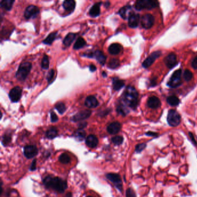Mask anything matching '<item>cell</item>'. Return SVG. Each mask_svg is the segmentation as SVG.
Masks as SVG:
<instances>
[{
	"mask_svg": "<svg viewBox=\"0 0 197 197\" xmlns=\"http://www.w3.org/2000/svg\"><path fill=\"white\" fill-rule=\"evenodd\" d=\"M123 49V47L121 45L117 43L111 44L109 47V52L112 55H117L121 52Z\"/></svg>",
	"mask_w": 197,
	"mask_h": 197,
	"instance_id": "cell-20",
	"label": "cell"
},
{
	"mask_svg": "<svg viewBox=\"0 0 197 197\" xmlns=\"http://www.w3.org/2000/svg\"><path fill=\"white\" fill-rule=\"evenodd\" d=\"M32 68V65L30 62H24L22 63L16 72V78L19 80L23 81L26 79Z\"/></svg>",
	"mask_w": 197,
	"mask_h": 197,
	"instance_id": "cell-4",
	"label": "cell"
},
{
	"mask_svg": "<svg viewBox=\"0 0 197 197\" xmlns=\"http://www.w3.org/2000/svg\"><path fill=\"white\" fill-rule=\"evenodd\" d=\"M55 108L57 110L59 113L63 114L66 110L65 104L62 102H58L55 105Z\"/></svg>",
	"mask_w": 197,
	"mask_h": 197,
	"instance_id": "cell-33",
	"label": "cell"
},
{
	"mask_svg": "<svg viewBox=\"0 0 197 197\" xmlns=\"http://www.w3.org/2000/svg\"><path fill=\"white\" fill-rule=\"evenodd\" d=\"M91 114H92V112L90 110H82L78 112L77 114L74 115L72 118V120L75 122L82 121L88 118L90 116Z\"/></svg>",
	"mask_w": 197,
	"mask_h": 197,
	"instance_id": "cell-13",
	"label": "cell"
},
{
	"mask_svg": "<svg viewBox=\"0 0 197 197\" xmlns=\"http://www.w3.org/2000/svg\"><path fill=\"white\" fill-rule=\"evenodd\" d=\"M92 57H95L96 58V60L99 62L101 65H104L106 57L104 54V53L100 50H96L95 52L92 53Z\"/></svg>",
	"mask_w": 197,
	"mask_h": 197,
	"instance_id": "cell-21",
	"label": "cell"
},
{
	"mask_svg": "<svg viewBox=\"0 0 197 197\" xmlns=\"http://www.w3.org/2000/svg\"><path fill=\"white\" fill-rule=\"evenodd\" d=\"M41 66L44 70H48L49 66V57L47 55L45 54L42 58L41 62Z\"/></svg>",
	"mask_w": 197,
	"mask_h": 197,
	"instance_id": "cell-35",
	"label": "cell"
},
{
	"mask_svg": "<svg viewBox=\"0 0 197 197\" xmlns=\"http://www.w3.org/2000/svg\"><path fill=\"white\" fill-rule=\"evenodd\" d=\"M112 82H113V88L114 90H116V91L120 90L124 86V82L122 80L118 79V78H113Z\"/></svg>",
	"mask_w": 197,
	"mask_h": 197,
	"instance_id": "cell-25",
	"label": "cell"
},
{
	"mask_svg": "<svg viewBox=\"0 0 197 197\" xmlns=\"http://www.w3.org/2000/svg\"><path fill=\"white\" fill-rule=\"evenodd\" d=\"M102 2H97L92 6L89 11V15L92 17H96L100 13V6Z\"/></svg>",
	"mask_w": 197,
	"mask_h": 197,
	"instance_id": "cell-22",
	"label": "cell"
},
{
	"mask_svg": "<svg viewBox=\"0 0 197 197\" xmlns=\"http://www.w3.org/2000/svg\"><path fill=\"white\" fill-rule=\"evenodd\" d=\"M67 196H68V197H72V194L71 193H68V195H67Z\"/></svg>",
	"mask_w": 197,
	"mask_h": 197,
	"instance_id": "cell-51",
	"label": "cell"
},
{
	"mask_svg": "<svg viewBox=\"0 0 197 197\" xmlns=\"http://www.w3.org/2000/svg\"><path fill=\"white\" fill-rule=\"evenodd\" d=\"M148 105L150 108L157 109L161 106V101L157 96H151L148 100Z\"/></svg>",
	"mask_w": 197,
	"mask_h": 197,
	"instance_id": "cell-17",
	"label": "cell"
},
{
	"mask_svg": "<svg viewBox=\"0 0 197 197\" xmlns=\"http://www.w3.org/2000/svg\"><path fill=\"white\" fill-rule=\"evenodd\" d=\"M117 112L118 114H121L123 116H125L129 113V110L127 109V107L122 104H120L117 107Z\"/></svg>",
	"mask_w": 197,
	"mask_h": 197,
	"instance_id": "cell-32",
	"label": "cell"
},
{
	"mask_svg": "<svg viewBox=\"0 0 197 197\" xmlns=\"http://www.w3.org/2000/svg\"><path fill=\"white\" fill-rule=\"evenodd\" d=\"M146 135L150 136H154V137H157L158 136L157 133H156L154 132L149 131L146 134Z\"/></svg>",
	"mask_w": 197,
	"mask_h": 197,
	"instance_id": "cell-48",
	"label": "cell"
},
{
	"mask_svg": "<svg viewBox=\"0 0 197 197\" xmlns=\"http://www.w3.org/2000/svg\"><path fill=\"white\" fill-rule=\"evenodd\" d=\"M102 75H103L104 76H105V77L107 76V75H106V73H105V72H102Z\"/></svg>",
	"mask_w": 197,
	"mask_h": 197,
	"instance_id": "cell-52",
	"label": "cell"
},
{
	"mask_svg": "<svg viewBox=\"0 0 197 197\" xmlns=\"http://www.w3.org/2000/svg\"><path fill=\"white\" fill-rule=\"evenodd\" d=\"M50 115H51V116H50V118H51V121H52V122L53 123H54V122H56L58 121V117H57V115L54 112H51V113H50Z\"/></svg>",
	"mask_w": 197,
	"mask_h": 197,
	"instance_id": "cell-44",
	"label": "cell"
},
{
	"mask_svg": "<svg viewBox=\"0 0 197 197\" xmlns=\"http://www.w3.org/2000/svg\"><path fill=\"white\" fill-rule=\"evenodd\" d=\"M146 147V143H140L136 145L135 147V152L137 153H139L142 152Z\"/></svg>",
	"mask_w": 197,
	"mask_h": 197,
	"instance_id": "cell-41",
	"label": "cell"
},
{
	"mask_svg": "<svg viewBox=\"0 0 197 197\" xmlns=\"http://www.w3.org/2000/svg\"><path fill=\"white\" fill-rule=\"evenodd\" d=\"M76 34L74 33H69L66 36L63 41V44L66 45V46H70L71 44L73 42L75 38Z\"/></svg>",
	"mask_w": 197,
	"mask_h": 197,
	"instance_id": "cell-26",
	"label": "cell"
},
{
	"mask_svg": "<svg viewBox=\"0 0 197 197\" xmlns=\"http://www.w3.org/2000/svg\"><path fill=\"white\" fill-rule=\"evenodd\" d=\"M11 140V135L10 134H5L3 136V139H2V144L6 146L9 143Z\"/></svg>",
	"mask_w": 197,
	"mask_h": 197,
	"instance_id": "cell-40",
	"label": "cell"
},
{
	"mask_svg": "<svg viewBox=\"0 0 197 197\" xmlns=\"http://www.w3.org/2000/svg\"><path fill=\"white\" fill-rule=\"evenodd\" d=\"M15 1L13 0H2L1 1V6L6 11H10Z\"/></svg>",
	"mask_w": 197,
	"mask_h": 197,
	"instance_id": "cell-29",
	"label": "cell"
},
{
	"mask_svg": "<svg viewBox=\"0 0 197 197\" xmlns=\"http://www.w3.org/2000/svg\"><path fill=\"white\" fill-rule=\"evenodd\" d=\"M123 138L122 136H116L112 138V141L115 145H120L123 143Z\"/></svg>",
	"mask_w": 197,
	"mask_h": 197,
	"instance_id": "cell-38",
	"label": "cell"
},
{
	"mask_svg": "<svg viewBox=\"0 0 197 197\" xmlns=\"http://www.w3.org/2000/svg\"><path fill=\"white\" fill-rule=\"evenodd\" d=\"M43 183L46 187L52 188L58 193H64L67 188V183L66 180L58 177H53L52 176H46L43 180Z\"/></svg>",
	"mask_w": 197,
	"mask_h": 197,
	"instance_id": "cell-1",
	"label": "cell"
},
{
	"mask_svg": "<svg viewBox=\"0 0 197 197\" xmlns=\"http://www.w3.org/2000/svg\"><path fill=\"white\" fill-rule=\"evenodd\" d=\"M85 136H86V132L83 130H81V129L78 130L75 132V138H76L79 140H83Z\"/></svg>",
	"mask_w": 197,
	"mask_h": 197,
	"instance_id": "cell-37",
	"label": "cell"
},
{
	"mask_svg": "<svg viewBox=\"0 0 197 197\" xmlns=\"http://www.w3.org/2000/svg\"><path fill=\"white\" fill-rule=\"evenodd\" d=\"M39 12H40V9L38 6L34 5H30L28 6L26 9H25L24 16V18L27 19H30V18L36 17Z\"/></svg>",
	"mask_w": 197,
	"mask_h": 197,
	"instance_id": "cell-9",
	"label": "cell"
},
{
	"mask_svg": "<svg viewBox=\"0 0 197 197\" xmlns=\"http://www.w3.org/2000/svg\"><path fill=\"white\" fill-rule=\"evenodd\" d=\"M138 92L135 88L129 86L124 91L123 100L128 106L135 109L138 104Z\"/></svg>",
	"mask_w": 197,
	"mask_h": 197,
	"instance_id": "cell-2",
	"label": "cell"
},
{
	"mask_svg": "<svg viewBox=\"0 0 197 197\" xmlns=\"http://www.w3.org/2000/svg\"><path fill=\"white\" fill-rule=\"evenodd\" d=\"M22 88L19 86H16L12 88L9 92V96L10 100L13 102H16L19 101L22 96Z\"/></svg>",
	"mask_w": 197,
	"mask_h": 197,
	"instance_id": "cell-11",
	"label": "cell"
},
{
	"mask_svg": "<svg viewBox=\"0 0 197 197\" xmlns=\"http://www.w3.org/2000/svg\"><path fill=\"white\" fill-rule=\"evenodd\" d=\"M141 25L144 28L149 29L153 26L154 23V18L151 14L147 13L142 16L141 18Z\"/></svg>",
	"mask_w": 197,
	"mask_h": 197,
	"instance_id": "cell-8",
	"label": "cell"
},
{
	"mask_svg": "<svg viewBox=\"0 0 197 197\" xmlns=\"http://www.w3.org/2000/svg\"><path fill=\"white\" fill-rule=\"evenodd\" d=\"M167 122L170 126L176 127L180 123L181 116L176 110L171 109L168 113Z\"/></svg>",
	"mask_w": 197,
	"mask_h": 197,
	"instance_id": "cell-5",
	"label": "cell"
},
{
	"mask_svg": "<svg viewBox=\"0 0 197 197\" xmlns=\"http://www.w3.org/2000/svg\"><path fill=\"white\" fill-rule=\"evenodd\" d=\"M131 12V7L130 5H126L125 6H123V8L120 9L118 12L119 15L123 19H126L127 17H129Z\"/></svg>",
	"mask_w": 197,
	"mask_h": 197,
	"instance_id": "cell-23",
	"label": "cell"
},
{
	"mask_svg": "<svg viewBox=\"0 0 197 197\" xmlns=\"http://www.w3.org/2000/svg\"><path fill=\"white\" fill-rule=\"evenodd\" d=\"M158 6V2L154 0H139L136 2L134 5L135 8L138 11L142 9L150 10L157 8Z\"/></svg>",
	"mask_w": 197,
	"mask_h": 197,
	"instance_id": "cell-3",
	"label": "cell"
},
{
	"mask_svg": "<svg viewBox=\"0 0 197 197\" xmlns=\"http://www.w3.org/2000/svg\"><path fill=\"white\" fill-rule=\"evenodd\" d=\"M122 128L121 124L118 122H114L110 123L107 127V131L112 135H115L120 131Z\"/></svg>",
	"mask_w": 197,
	"mask_h": 197,
	"instance_id": "cell-16",
	"label": "cell"
},
{
	"mask_svg": "<svg viewBox=\"0 0 197 197\" xmlns=\"http://www.w3.org/2000/svg\"><path fill=\"white\" fill-rule=\"evenodd\" d=\"M36 160H34L32 162L31 166H30V170L31 171H35V169H36Z\"/></svg>",
	"mask_w": 197,
	"mask_h": 197,
	"instance_id": "cell-47",
	"label": "cell"
},
{
	"mask_svg": "<svg viewBox=\"0 0 197 197\" xmlns=\"http://www.w3.org/2000/svg\"><path fill=\"white\" fill-rule=\"evenodd\" d=\"M126 197H136L135 191L131 188H128L126 190Z\"/></svg>",
	"mask_w": 197,
	"mask_h": 197,
	"instance_id": "cell-42",
	"label": "cell"
},
{
	"mask_svg": "<svg viewBox=\"0 0 197 197\" xmlns=\"http://www.w3.org/2000/svg\"><path fill=\"white\" fill-rule=\"evenodd\" d=\"M99 103L97 101L96 98L92 96H88L84 102V105L86 106H87L88 108H96V106L98 105Z\"/></svg>",
	"mask_w": 197,
	"mask_h": 197,
	"instance_id": "cell-19",
	"label": "cell"
},
{
	"mask_svg": "<svg viewBox=\"0 0 197 197\" xmlns=\"http://www.w3.org/2000/svg\"><path fill=\"white\" fill-rule=\"evenodd\" d=\"M182 71L181 69L176 70L173 73L169 82L167 83V85L171 88H176L182 84Z\"/></svg>",
	"mask_w": 197,
	"mask_h": 197,
	"instance_id": "cell-6",
	"label": "cell"
},
{
	"mask_svg": "<svg viewBox=\"0 0 197 197\" xmlns=\"http://www.w3.org/2000/svg\"><path fill=\"white\" fill-rule=\"evenodd\" d=\"M92 197V196H88V197Z\"/></svg>",
	"mask_w": 197,
	"mask_h": 197,
	"instance_id": "cell-53",
	"label": "cell"
},
{
	"mask_svg": "<svg viewBox=\"0 0 197 197\" xmlns=\"http://www.w3.org/2000/svg\"><path fill=\"white\" fill-rule=\"evenodd\" d=\"M165 64L169 68H172L175 66H176L178 61L176 58V56L175 54L171 53L169 54L164 59Z\"/></svg>",
	"mask_w": 197,
	"mask_h": 197,
	"instance_id": "cell-15",
	"label": "cell"
},
{
	"mask_svg": "<svg viewBox=\"0 0 197 197\" xmlns=\"http://www.w3.org/2000/svg\"><path fill=\"white\" fill-rule=\"evenodd\" d=\"M57 134H58V131H57V129L55 127H51L46 132V136L48 139H52L55 137H56Z\"/></svg>",
	"mask_w": 197,
	"mask_h": 197,
	"instance_id": "cell-28",
	"label": "cell"
},
{
	"mask_svg": "<svg viewBox=\"0 0 197 197\" xmlns=\"http://www.w3.org/2000/svg\"><path fill=\"white\" fill-rule=\"evenodd\" d=\"M87 125V123L86 122H84V123H80L79 125V129H81V130H83V128L86 126Z\"/></svg>",
	"mask_w": 197,
	"mask_h": 197,
	"instance_id": "cell-49",
	"label": "cell"
},
{
	"mask_svg": "<svg viewBox=\"0 0 197 197\" xmlns=\"http://www.w3.org/2000/svg\"><path fill=\"white\" fill-rule=\"evenodd\" d=\"M188 134H189V136H190V138L191 140H192V142H193V144L195 145V146H197V141H196V140L195 139V138H194V135H193V134H192L191 132H189V133H188Z\"/></svg>",
	"mask_w": 197,
	"mask_h": 197,
	"instance_id": "cell-45",
	"label": "cell"
},
{
	"mask_svg": "<svg viewBox=\"0 0 197 197\" xmlns=\"http://www.w3.org/2000/svg\"><path fill=\"white\" fill-rule=\"evenodd\" d=\"M38 153V150L35 145H27L24 148V154L28 159L34 157Z\"/></svg>",
	"mask_w": 197,
	"mask_h": 197,
	"instance_id": "cell-10",
	"label": "cell"
},
{
	"mask_svg": "<svg viewBox=\"0 0 197 197\" xmlns=\"http://www.w3.org/2000/svg\"><path fill=\"white\" fill-rule=\"evenodd\" d=\"M76 2L74 0H66L63 2V8L66 11L69 12H72L75 8Z\"/></svg>",
	"mask_w": 197,
	"mask_h": 197,
	"instance_id": "cell-24",
	"label": "cell"
},
{
	"mask_svg": "<svg viewBox=\"0 0 197 197\" xmlns=\"http://www.w3.org/2000/svg\"><path fill=\"white\" fill-rule=\"evenodd\" d=\"M191 66H193V68L197 70V56L193 59V62L191 63Z\"/></svg>",
	"mask_w": 197,
	"mask_h": 197,
	"instance_id": "cell-46",
	"label": "cell"
},
{
	"mask_svg": "<svg viewBox=\"0 0 197 197\" xmlns=\"http://www.w3.org/2000/svg\"><path fill=\"white\" fill-rule=\"evenodd\" d=\"M140 21V15L138 13L131 12L128 17V26L131 28L138 26Z\"/></svg>",
	"mask_w": 197,
	"mask_h": 197,
	"instance_id": "cell-14",
	"label": "cell"
},
{
	"mask_svg": "<svg viewBox=\"0 0 197 197\" xmlns=\"http://www.w3.org/2000/svg\"><path fill=\"white\" fill-rule=\"evenodd\" d=\"M119 66H120V62L118 60L116 59V58L111 59L109 62V64H108V66L110 68L113 69V70L117 68Z\"/></svg>",
	"mask_w": 197,
	"mask_h": 197,
	"instance_id": "cell-36",
	"label": "cell"
},
{
	"mask_svg": "<svg viewBox=\"0 0 197 197\" xmlns=\"http://www.w3.org/2000/svg\"><path fill=\"white\" fill-rule=\"evenodd\" d=\"M161 54V52L160 51H156L153 52L149 57H148L144 62L142 63V66L145 68H148L150 66L153 64L155 60L160 57Z\"/></svg>",
	"mask_w": 197,
	"mask_h": 197,
	"instance_id": "cell-12",
	"label": "cell"
},
{
	"mask_svg": "<svg viewBox=\"0 0 197 197\" xmlns=\"http://www.w3.org/2000/svg\"><path fill=\"white\" fill-rule=\"evenodd\" d=\"M89 68H90V70L92 72H94L96 71V66H94V65H90L89 66Z\"/></svg>",
	"mask_w": 197,
	"mask_h": 197,
	"instance_id": "cell-50",
	"label": "cell"
},
{
	"mask_svg": "<svg viewBox=\"0 0 197 197\" xmlns=\"http://www.w3.org/2000/svg\"><path fill=\"white\" fill-rule=\"evenodd\" d=\"M193 73L188 70H186L184 72V74H183V78L185 79V80L186 81H190V80L193 78Z\"/></svg>",
	"mask_w": 197,
	"mask_h": 197,
	"instance_id": "cell-39",
	"label": "cell"
},
{
	"mask_svg": "<svg viewBox=\"0 0 197 197\" xmlns=\"http://www.w3.org/2000/svg\"><path fill=\"white\" fill-rule=\"evenodd\" d=\"M54 76V70H51L49 72L47 76V80L49 82L52 81Z\"/></svg>",
	"mask_w": 197,
	"mask_h": 197,
	"instance_id": "cell-43",
	"label": "cell"
},
{
	"mask_svg": "<svg viewBox=\"0 0 197 197\" xmlns=\"http://www.w3.org/2000/svg\"><path fill=\"white\" fill-rule=\"evenodd\" d=\"M86 41L82 37H79L75 43L74 49L75 50H78L79 49L82 48L86 45Z\"/></svg>",
	"mask_w": 197,
	"mask_h": 197,
	"instance_id": "cell-31",
	"label": "cell"
},
{
	"mask_svg": "<svg viewBox=\"0 0 197 197\" xmlns=\"http://www.w3.org/2000/svg\"><path fill=\"white\" fill-rule=\"evenodd\" d=\"M167 102L171 106H176L179 105V98L175 96H171L167 98Z\"/></svg>",
	"mask_w": 197,
	"mask_h": 197,
	"instance_id": "cell-27",
	"label": "cell"
},
{
	"mask_svg": "<svg viewBox=\"0 0 197 197\" xmlns=\"http://www.w3.org/2000/svg\"><path fill=\"white\" fill-rule=\"evenodd\" d=\"M59 161L62 162V164H66L70 162V157L66 153H62L59 157Z\"/></svg>",
	"mask_w": 197,
	"mask_h": 197,
	"instance_id": "cell-34",
	"label": "cell"
},
{
	"mask_svg": "<svg viewBox=\"0 0 197 197\" xmlns=\"http://www.w3.org/2000/svg\"><path fill=\"white\" fill-rule=\"evenodd\" d=\"M86 144L89 148H95L98 144V139L94 135H89L86 139Z\"/></svg>",
	"mask_w": 197,
	"mask_h": 197,
	"instance_id": "cell-18",
	"label": "cell"
},
{
	"mask_svg": "<svg viewBox=\"0 0 197 197\" xmlns=\"http://www.w3.org/2000/svg\"><path fill=\"white\" fill-rule=\"evenodd\" d=\"M57 36V32H53L52 33L50 34L44 40L43 43L46 45H50L52 44L53 42L56 40Z\"/></svg>",
	"mask_w": 197,
	"mask_h": 197,
	"instance_id": "cell-30",
	"label": "cell"
},
{
	"mask_svg": "<svg viewBox=\"0 0 197 197\" xmlns=\"http://www.w3.org/2000/svg\"><path fill=\"white\" fill-rule=\"evenodd\" d=\"M106 177L108 179L112 182L115 187L121 192L123 191V184L121 179V177L118 173H109L106 175Z\"/></svg>",
	"mask_w": 197,
	"mask_h": 197,
	"instance_id": "cell-7",
	"label": "cell"
}]
</instances>
